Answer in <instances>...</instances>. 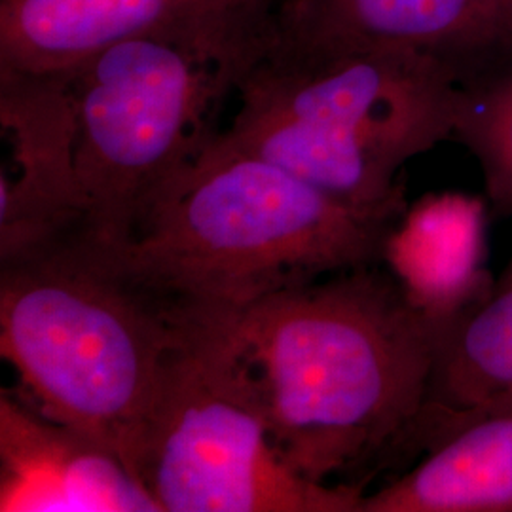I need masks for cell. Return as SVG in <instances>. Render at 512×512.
Instances as JSON below:
<instances>
[{"label":"cell","instance_id":"7","mask_svg":"<svg viewBox=\"0 0 512 512\" xmlns=\"http://www.w3.org/2000/svg\"><path fill=\"white\" fill-rule=\"evenodd\" d=\"M279 0H0V71L67 74L129 40L264 44Z\"/></svg>","mask_w":512,"mask_h":512},{"label":"cell","instance_id":"12","mask_svg":"<svg viewBox=\"0 0 512 512\" xmlns=\"http://www.w3.org/2000/svg\"><path fill=\"white\" fill-rule=\"evenodd\" d=\"M512 395V260L444 323L421 414H458Z\"/></svg>","mask_w":512,"mask_h":512},{"label":"cell","instance_id":"3","mask_svg":"<svg viewBox=\"0 0 512 512\" xmlns=\"http://www.w3.org/2000/svg\"><path fill=\"white\" fill-rule=\"evenodd\" d=\"M196 315L82 226L0 256V349L16 393L131 475L165 359Z\"/></svg>","mask_w":512,"mask_h":512},{"label":"cell","instance_id":"6","mask_svg":"<svg viewBox=\"0 0 512 512\" xmlns=\"http://www.w3.org/2000/svg\"><path fill=\"white\" fill-rule=\"evenodd\" d=\"M228 319L198 315L169 351L133 476L162 512H361L363 488L281 458Z\"/></svg>","mask_w":512,"mask_h":512},{"label":"cell","instance_id":"2","mask_svg":"<svg viewBox=\"0 0 512 512\" xmlns=\"http://www.w3.org/2000/svg\"><path fill=\"white\" fill-rule=\"evenodd\" d=\"M406 215L346 202L219 133L109 243L184 310L232 315L327 275L384 264Z\"/></svg>","mask_w":512,"mask_h":512},{"label":"cell","instance_id":"1","mask_svg":"<svg viewBox=\"0 0 512 512\" xmlns=\"http://www.w3.org/2000/svg\"><path fill=\"white\" fill-rule=\"evenodd\" d=\"M452 311L372 264L232 313L281 458L311 482L338 486L410 444Z\"/></svg>","mask_w":512,"mask_h":512},{"label":"cell","instance_id":"13","mask_svg":"<svg viewBox=\"0 0 512 512\" xmlns=\"http://www.w3.org/2000/svg\"><path fill=\"white\" fill-rule=\"evenodd\" d=\"M454 141L480 171L497 217H512V65L463 84Z\"/></svg>","mask_w":512,"mask_h":512},{"label":"cell","instance_id":"9","mask_svg":"<svg viewBox=\"0 0 512 512\" xmlns=\"http://www.w3.org/2000/svg\"><path fill=\"white\" fill-rule=\"evenodd\" d=\"M0 511L162 512L107 446L2 389Z\"/></svg>","mask_w":512,"mask_h":512},{"label":"cell","instance_id":"8","mask_svg":"<svg viewBox=\"0 0 512 512\" xmlns=\"http://www.w3.org/2000/svg\"><path fill=\"white\" fill-rule=\"evenodd\" d=\"M0 256L82 224L67 74L0 71Z\"/></svg>","mask_w":512,"mask_h":512},{"label":"cell","instance_id":"10","mask_svg":"<svg viewBox=\"0 0 512 512\" xmlns=\"http://www.w3.org/2000/svg\"><path fill=\"white\" fill-rule=\"evenodd\" d=\"M423 456L361 512H512V395L458 414H420Z\"/></svg>","mask_w":512,"mask_h":512},{"label":"cell","instance_id":"14","mask_svg":"<svg viewBox=\"0 0 512 512\" xmlns=\"http://www.w3.org/2000/svg\"><path fill=\"white\" fill-rule=\"evenodd\" d=\"M512 54V0H486L450 55L463 82L494 73Z\"/></svg>","mask_w":512,"mask_h":512},{"label":"cell","instance_id":"11","mask_svg":"<svg viewBox=\"0 0 512 512\" xmlns=\"http://www.w3.org/2000/svg\"><path fill=\"white\" fill-rule=\"evenodd\" d=\"M486 0H279L268 46L291 52L418 50L450 61Z\"/></svg>","mask_w":512,"mask_h":512},{"label":"cell","instance_id":"4","mask_svg":"<svg viewBox=\"0 0 512 512\" xmlns=\"http://www.w3.org/2000/svg\"><path fill=\"white\" fill-rule=\"evenodd\" d=\"M463 80L418 50L291 52L264 46L220 141L346 202L406 215L408 162L454 141Z\"/></svg>","mask_w":512,"mask_h":512},{"label":"cell","instance_id":"5","mask_svg":"<svg viewBox=\"0 0 512 512\" xmlns=\"http://www.w3.org/2000/svg\"><path fill=\"white\" fill-rule=\"evenodd\" d=\"M264 46L129 40L67 73L86 232L129 238L154 196L219 133L220 110Z\"/></svg>","mask_w":512,"mask_h":512}]
</instances>
